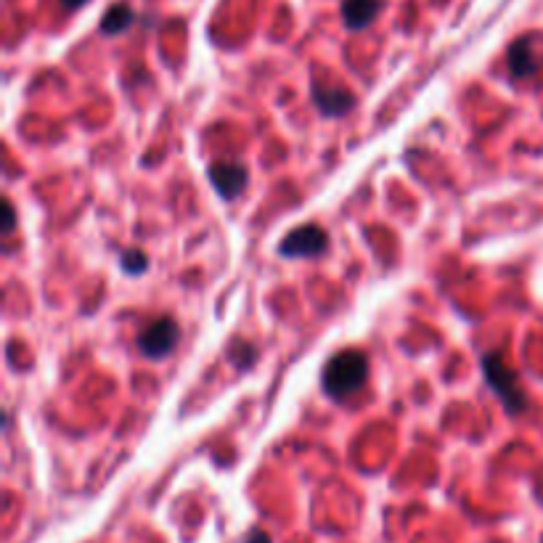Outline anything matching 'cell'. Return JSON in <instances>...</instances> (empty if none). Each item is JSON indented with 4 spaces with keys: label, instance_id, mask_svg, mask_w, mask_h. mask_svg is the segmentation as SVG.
Here are the masks:
<instances>
[{
    "label": "cell",
    "instance_id": "6da1fadb",
    "mask_svg": "<svg viewBox=\"0 0 543 543\" xmlns=\"http://www.w3.org/2000/svg\"><path fill=\"white\" fill-rule=\"evenodd\" d=\"M369 379V355L363 350H342L324 366V393L334 400H345L358 393Z\"/></svg>",
    "mask_w": 543,
    "mask_h": 543
},
{
    "label": "cell",
    "instance_id": "7a4b0ae2",
    "mask_svg": "<svg viewBox=\"0 0 543 543\" xmlns=\"http://www.w3.org/2000/svg\"><path fill=\"white\" fill-rule=\"evenodd\" d=\"M483 377L493 393L501 398L506 414L517 416L528 408V400H525V393H522L520 379H517L514 369H509V363H506L501 355H483Z\"/></svg>",
    "mask_w": 543,
    "mask_h": 543
},
{
    "label": "cell",
    "instance_id": "3957f363",
    "mask_svg": "<svg viewBox=\"0 0 543 543\" xmlns=\"http://www.w3.org/2000/svg\"><path fill=\"white\" fill-rule=\"evenodd\" d=\"M326 249H329V234H326L321 226H300L295 228L292 234L284 236V242L279 244V255L281 257H318L324 255Z\"/></svg>",
    "mask_w": 543,
    "mask_h": 543
},
{
    "label": "cell",
    "instance_id": "277c9868",
    "mask_svg": "<svg viewBox=\"0 0 543 543\" xmlns=\"http://www.w3.org/2000/svg\"><path fill=\"white\" fill-rule=\"evenodd\" d=\"M178 340H181V326L175 324L173 318H157L138 337V350L146 358H165L178 345Z\"/></svg>",
    "mask_w": 543,
    "mask_h": 543
},
{
    "label": "cell",
    "instance_id": "5b68a950",
    "mask_svg": "<svg viewBox=\"0 0 543 543\" xmlns=\"http://www.w3.org/2000/svg\"><path fill=\"white\" fill-rule=\"evenodd\" d=\"M310 93H313V101H316L318 112L324 114V117H345L355 109V93H350L342 85H332V83H318L313 80L310 85Z\"/></svg>",
    "mask_w": 543,
    "mask_h": 543
},
{
    "label": "cell",
    "instance_id": "8992f818",
    "mask_svg": "<svg viewBox=\"0 0 543 543\" xmlns=\"http://www.w3.org/2000/svg\"><path fill=\"white\" fill-rule=\"evenodd\" d=\"M212 186L220 194V199H236L247 189V170L236 162H215L207 170Z\"/></svg>",
    "mask_w": 543,
    "mask_h": 543
},
{
    "label": "cell",
    "instance_id": "52a82bcc",
    "mask_svg": "<svg viewBox=\"0 0 543 543\" xmlns=\"http://www.w3.org/2000/svg\"><path fill=\"white\" fill-rule=\"evenodd\" d=\"M382 11V0H345L342 19L347 30H366Z\"/></svg>",
    "mask_w": 543,
    "mask_h": 543
},
{
    "label": "cell",
    "instance_id": "ba28073f",
    "mask_svg": "<svg viewBox=\"0 0 543 543\" xmlns=\"http://www.w3.org/2000/svg\"><path fill=\"white\" fill-rule=\"evenodd\" d=\"M506 61H509L512 77L536 75L538 61H536V53H533V46H530V38L517 40V43L509 48V53H506Z\"/></svg>",
    "mask_w": 543,
    "mask_h": 543
},
{
    "label": "cell",
    "instance_id": "9c48e42d",
    "mask_svg": "<svg viewBox=\"0 0 543 543\" xmlns=\"http://www.w3.org/2000/svg\"><path fill=\"white\" fill-rule=\"evenodd\" d=\"M130 24H133V8L128 3H114L101 19V32L104 35H120V32L128 30Z\"/></svg>",
    "mask_w": 543,
    "mask_h": 543
},
{
    "label": "cell",
    "instance_id": "30bf717a",
    "mask_svg": "<svg viewBox=\"0 0 543 543\" xmlns=\"http://www.w3.org/2000/svg\"><path fill=\"white\" fill-rule=\"evenodd\" d=\"M122 268L128 273H133V276H138V273L146 271V265H149V257L144 255V252H136V249H130V252H125L122 255Z\"/></svg>",
    "mask_w": 543,
    "mask_h": 543
},
{
    "label": "cell",
    "instance_id": "8fae6325",
    "mask_svg": "<svg viewBox=\"0 0 543 543\" xmlns=\"http://www.w3.org/2000/svg\"><path fill=\"white\" fill-rule=\"evenodd\" d=\"M3 210H6V223H3V228H6V234H11V231H14V207H11V202H3Z\"/></svg>",
    "mask_w": 543,
    "mask_h": 543
},
{
    "label": "cell",
    "instance_id": "7c38bea8",
    "mask_svg": "<svg viewBox=\"0 0 543 543\" xmlns=\"http://www.w3.org/2000/svg\"><path fill=\"white\" fill-rule=\"evenodd\" d=\"M247 543H271V538L265 536V533H260V530H255V533H249Z\"/></svg>",
    "mask_w": 543,
    "mask_h": 543
},
{
    "label": "cell",
    "instance_id": "4fadbf2b",
    "mask_svg": "<svg viewBox=\"0 0 543 543\" xmlns=\"http://www.w3.org/2000/svg\"><path fill=\"white\" fill-rule=\"evenodd\" d=\"M61 3H64V6H67L69 11H75V8L85 6V3H88V0H61Z\"/></svg>",
    "mask_w": 543,
    "mask_h": 543
}]
</instances>
